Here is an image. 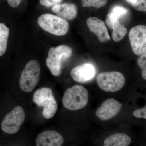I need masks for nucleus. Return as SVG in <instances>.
I'll list each match as a JSON object with an SVG mask.
<instances>
[{
	"mask_svg": "<svg viewBox=\"0 0 146 146\" xmlns=\"http://www.w3.org/2000/svg\"><path fill=\"white\" fill-rule=\"evenodd\" d=\"M88 99L87 89L82 85H76L65 91L62 103L66 109L76 111L85 107L88 103Z\"/></svg>",
	"mask_w": 146,
	"mask_h": 146,
	"instance_id": "f257e3e1",
	"label": "nucleus"
},
{
	"mask_svg": "<svg viewBox=\"0 0 146 146\" xmlns=\"http://www.w3.org/2000/svg\"><path fill=\"white\" fill-rule=\"evenodd\" d=\"M72 54V50L66 45L52 47L48 53L46 65L53 75L58 76L62 72V63L68 60Z\"/></svg>",
	"mask_w": 146,
	"mask_h": 146,
	"instance_id": "f03ea898",
	"label": "nucleus"
},
{
	"mask_svg": "<svg viewBox=\"0 0 146 146\" xmlns=\"http://www.w3.org/2000/svg\"><path fill=\"white\" fill-rule=\"evenodd\" d=\"M33 101L39 107H44L42 115L45 119H51L57 112V102L53 95L52 90L49 88L37 89L33 95Z\"/></svg>",
	"mask_w": 146,
	"mask_h": 146,
	"instance_id": "7ed1b4c3",
	"label": "nucleus"
},
{
	"mask_svg": "<svg viewBox=\"0 0 146 146\" xmlns=\"http://www.w3.org/2000/svg\"><path fill=\"white\" fill-rule=\"evenodd\" d=\"M37 22L45 31L56 36L65 35L69 31L70 26L66 19L53 14H43L39 16Z\"/></svg>",
	"mask_w": 146,
	"mask_h": 146,
	"instance_id": "20e7f679",
	"label": "nucleus"
},
{
	"mask_svg": "<svg viewBox=\"0 0 146 146\" xmlns=\"http://www.w3.org/2000/svg\"><path fill=\"white\" fill-rule=\"evenodd\" d=\"M41 68L37 60H33L27 63L21 73L19 84L22 91L31 92L36 86L39 79Z\"/></svg>",
	"mask_w": 146,
	"mask_h": 146,
	"instance_id": "39448f33",
	"label": "nucleus"
},
{
	"mask_svg": "<svg viewBox=\"0 0 146 146\" xmlns=\"http://www.w3.org/2000/svg\"><path fill=\"white\" fill-rule=\"evenodd\" d=\"M97 82L100 89L106 92H116L124 86L125 79L119 72H104L100 73L97 77Z\"/></svg>",
	"mask_w": 146,
	"mask_h": 146,
	"instance_id": "423d86ee",
	"label": "nucleus"
},
{
	"mask_svg": "<svg viewBox=\"0 0 146 146\" xmlns=\"http://www.w3.org/2000/svg\"><path fill=\"white\" fill-rule=\"evenodd\" d=\"M25 118V114L23 108L16 106L4 118L1 125L2 130L7 134H15L20 130Z\"/></svg>",
	"mask_w": 146,
	"mask_h": 146,
	"instance_id": "0eeeda50",
	"label": "nucleus"
},
{
	"mask_svg": "<svg viewBox=\"0 0 146 146\" xmlns=\"http://www.w3.org/2000/svg\"><path fill=\"white\" fill-rule=\"evenodd\" d=\"M132 51L140 56L146 52V26L139 25L133 27L129 33Z\"/></svg>",
	"mask_w": 146,
	"mask_h": 146,
	"instance_id": "6e6552de",
	"label": "nucleus"
},
{
	"mask_svg": "<svg viewBox=\"0 0 146 146\" xmlns=\"http://www.w3.org/2000/svg\"><path fill=\"white\" fill-rule=\"evenodd\" d=\"M122 105L113 98L108 99L102 103L97 109L96 115L103 121L110 119L119 114Z\"/></svg>",
	"mask_w": 146,
	"mask_h": 146,
	"instance_id": "1a4fd4ad",
	"label": "nucleus"
},
{
	"mask_svg": "<svg viewBox=\"0 0 146 146\" xmlns=\"http://www.w3.org/2000/svg\"><path fill=\"white\" fill-rule=\"evenodd\" d=\"M86 24L89 30L96 35L99 41L106 43L110 40V37L104 22L95 17L88 18Z\"/></svg>",
	"mask_w": 146,
	"mask_h": 146,
	"instance_id": "9d476101",
	"label": "nucleus"
},
{
	"mask_svg": "<svg viewBox=\"0 0 146 146\" xmlns=\"http://www.w3.org/2000/svg\"><path fill=\"white\" fill-rule=\"evenodd\" d=\"M106 23L108 27L113 30L112 37L115 42H119L126 35L127 29L120 23L119 18L112 12L108 14Z\"/></svg>",
	"mask_w": 146,
	"mask_h": 146,
	"instance_id": "9b49d317",
	"label": "nucleus"
},
{
	"mask_svg": "<svg viewBox=\"0 0 146 146\" xmlns=\"http://www.w3.org/2000/svg\"><path fill=\"white\" fill-rule=\"evenodd\" d=\"M95 68L89 63H86L77 66L71 71L70 74L74 81L84 83L89 81L95 76Z\"/></svg>",
	"mask_w": 146,
	"mask_h": 146,
	"instance_id": "f8f14e48",
	"label": "nucleus"
},
{
	"mask_svg": "<svg viewBox=\"0 0 146 146\" xmlns=\"http://www.w3.org/2000/svg\"><path fill=\"white\" fill-rule=\"evenodd\" d=\"M64 143L63 136L57 131L48 130L37 136L36 144L37 146H60Z\"/></svg>",
	"mask_w": 146,
	"mask_h": 146,
	"instance_id": "ddd939ff",
	"label": "nucleus"
},
{
	"mask_svg": "<svg viewBox=\"0 0 146 146\" xmlns=\"http://www.w3.org/2000/svg\"><path fill=\"white\" fill-rule=\"evenodd\" d=\"M52 11L59 16L68 20H72L77 15V8L73 3L58 4L54 5Z\"/></svg>",
	"mask_w": 146,
	"mask_h": 146,
	"instance_id": "4468645a",
	"label": "nucleus"
},
{
	"mask_svg": "<svg viewBox=\"0 0 146 146\" xmlns=\"http://www.w3.org/2000/svg\"><path fill=\"white\" fill-rule=\"evenodd\" d=\"M131 139L125 133H116L109 136L104 140V146H127L130 145Z\"/></svg>",
	"mask_w": 146,
	"mask_h": 146,
	"instance_id": "2eb2a0df",
	"label": "nucleus"
},
{
	"mask_svg": "<svg viewBox=\"0 0 146 146\" xmlns=\"http://www.w3.org/2000/svg\"><path fill=\"white\" fill-rule=\"evenodd\" d=\"M9 33V29L4 24L0 23V56L6 51Z\"/></svg>",
	"mask_w": 146,
	"mask_h": 146,
	"instance_id": "dca6fc26",
	"label": "nucleus"
},
{
	"mask_svg": "<svg viewBox=\"0 0 146 146\" xmlns=\"http://www.w3.org/2000/svg\"><path fill=\"white\" fill-rule=\"evenodd\" d=\"M107 1L108 0H81L83 7H93L96 8L103 7L106 4Z\"/></svg>",
	"mask_w": 146,
	"mask_h": 146,
	"instance_id": "f3484780",
	"label": "nucleus"
},
{
	"mask_svg": "<svg viewBox=\"0 0 146 146\" xmlns=\"http://www.w3.org/2000/svg\"><path fill=\"white\" fill-rule=\"evenodd\" d=\"M137 64L142 70L143 78L146 80V52L141 55L137 60Z\"/></svg>",
	"mask_w": 146,
	"mask_h": 146,
	"instance_id": "a211bd4d",
	"label": "nucleus"
},
{
	"mask_svg": "<svg viewBox=\"0 0 146 146\" xmlns=\"http://www.w3.org/2000/svg\"><path fill=\"white\" fill-rule=\"evenodd\" d=\"M131 5L136 10L143 12L146 11V0H133Z\"/></svg>",
	"mask_w": 146,
	"mask_h": 146,
	"instance_id": "6ab92c4d",
	"label": "nucleus"
},
{
	"mask_svg": "<svg viewBox=\"0 0 146 146\" xmlns=\"http://www.w3.org/2000/svg\"><path fill=\"white\" fill-rule=\"evenodd\" d=\"M111 12L119 19L121 17L127 14L128 10L123 7L116 6L112 9Z\"/></svg>",
	"mask_w": 146,
	"mask_h": 146,
	"instance_id": "aec40b11",
	"label": "nucleus"
},
{
	"mask_svg": "<svg viewBox=\"0 0 146 146\" xmlns=\"http://www.w3.org/2000/svg\"><path fill=\"white\" fill-rule=\"evenodd\" d=\"M133 115L135 117L138 119L143 118L146 119V105L143 108L136 110L133 111Z\"/></svg>",
	"mask_w": 146,
	"mask_h": 146,
	"instance_id": "412c9836",
	"label": "nucleus"
},
{
	"mask_svg": "<svg viewBox=\"0 0 146 146\" xmlns=\"http://www.w3.org/2000/svg\"><path fill=\"white\" fill-rule=\"evenodd\" d=\"M40 3L42 5L46 7H49L55 5L52 0H40Z\"/></svg>",
	"mask_w": 146,
	"mask_h": 146,
	"instance_id": "4be33fe9",
	"label": "nucleus"
},
{
	"mask_svg": "<svg viewBox=\"0 0 146 146\" xmlns=\"http://www.w3.org/2000/svg\"><path fill=\"white\" fill-rule=\"evenodd\" d=\"M9 6L11 7H16L21 3L22 0H7Z\"/></svg>",
	"mask_w": 146,
	"mask_h": 146,
	"instance_id": "5701e85b",
	"label": "nucleus"
},
{
	"mask_svg": "<svg viewBox=\"0 0 146 146\" xmlns=\"http://www.w3.org/2000/svg\"><path fill=\"white\" fill-rule=\"evenodd\" d=\"M63 0H52L53 2L54 3L55 5L58 4L62 2Z\"/></svg>",
	"mask_w": 146,
	"mask_h": 146,
	"instance_id": "b1692460",
	"label": "nucleus"
},
{
	"mask_svg": "<svg viewBox=\"0 0 146 146\" xmlns=\"http://www.w3.org/2000/svg\"><path fill=\"white\" fill-rule=\"evenodd\" d=\"M126 1H127L129 3H130L131 4V2H132L133 0H126Z\"/></svg>",
	"mask_w": 146,
	"mask_h": 146,
	"instance_id": "393cba45",
	"label": "nucleus"
}]
</instances>
